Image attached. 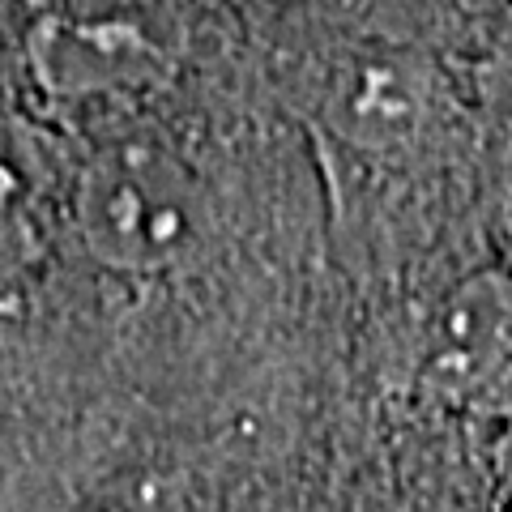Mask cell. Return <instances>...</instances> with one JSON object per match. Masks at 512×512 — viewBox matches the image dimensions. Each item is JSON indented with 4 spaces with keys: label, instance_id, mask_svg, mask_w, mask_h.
I'll return each mask as SVG.
<instances>
[{
    "label": "cell",
    "instance_id": "1",
    "mask_svg": "<svg viewBox=\"0 0 512 512\" xmlns=\"http://www.w3.org/2000/svg\"><path fill=\"white\" fill-rule=\"evenodd\" d=\"M73 227L111 274L158 278L210 244L214 210L197 167L163 137H111L73 180Z\"/></svg>",
    "mask_w": 512,
    "mask_h": 512
},
{
    "label": "cell",
    "instance_id": "2",
    "mask_svg": "<svg viewBox=\"0 0 512 512\" xmlns=\"http://www.w3.org/2000/svg\"><path fill=\"white\" fill-rule=\"evenodd\" d=\"M444 107L440 69L410 47H359L329 64L316 116L333 141L367 158H402L436 133Z\"/></svg>",
    "mask_w": 512,
    "mask_h": 512
},
{
    "label": "cell",
    "instance_id": "3",
    "mask_svg": "<svg viewBox=\"0 0 512 512\" xmlns=\"http://www.w3.org/2000/svg\"><path fill=\"white\" fill-rule=\"evenodd\" d=\"M423 384L431 397L474 410L512 414V282L478 274L461 282L431 316L423 342Z\"/></svg>",
    "mask_w": 512,
    "mask_h": 512
},
{
    "label": "cell",
    "instance_id": "4",
    "mask_svg": "<svg viewBox=\"0 0 512 512\" xmlns=\"http://www.w3.org/2000/svg\"><path fill=\"white\" fill-rule=\"evenodd\" d=\"M30 64L52 99H107L154 86L167 56L124 18H43L30 35Z\"/></svg>",
    "mask_w": 512,
    "mask_h": 512
},
{
    "label": "cell",
    "instance_id": "5",
    "mask_svg": "<svg viewBox=\"0 0 512 512\" xmlns=\"http://www.w3.org/2000/svg\"><path fill=\"white\" fill-rule=\"evenodd\" d=\"M47 252V197L35 150L0 124V295L13 291Z\"/></svg>",
    "mask_w": 512,
    "mask_h": 512
},
{
    "label": "cell",
    "instance_id": "6",
    "mask_svg": "<svg viewBox=\"0 0 512 512\" xmlns=\"http://www.w3.org/2000/svg\"><path fill=\"white\" fill-rule=\"evenodd\" d=\"M69 512H188L184 491L163 474L133 470L94 483Z\"/></svg>",
    "mask_w": 512,
    "mask_h": 512
},
{
    "label": "cell",
    "instance_id": "7",
    "mask_svg": "<svg viewBox=\"0 0 512 512\" xmlns=\"http://www.w3.org/2000/svg\"><path fill=\"white\" fill-rule=\"evenodd\" d=\"M495 470H500V478L512 487V414H508V423L500 431V440H495Z\"/></svg>",
    "mask_w": 512,
    "mask_h": 512
},
{
    "label": "cell",
    "instance_id": "8",
    "mask_svg": "<svg viewBox=\"0 0 512 512\" xmlns=\"http://www.w3.org/2000/svg\"><path fill=\"white\" fill-rule=\"evenodd\" d=\"M470 13H491V18H504V13H512V0H461Z\"/></svg>",
    "mask_w": 512,
    "mask_h": 512
},
{
    "label": "cell",
    "instance_id": "9",
    "mask_svg": "<svg viewBox=\"0 0 512 512\" xmlns=\"http://www.w3.org/2000/svg\"><path fill=\"white\" fill-rule=\"evenodd\" d=\"M410 512H457V508H444V504H423V508H410Z\"/></svg>",
    "mask_w": 512,
    "mask_h": 512
}]
</instances>
